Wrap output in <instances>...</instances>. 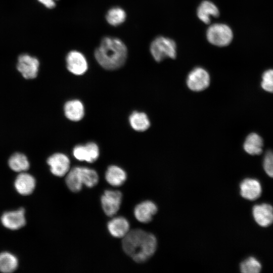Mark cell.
Returning a JSON list of instances; mask_svg holds the SVG:
<instances>
[{"instance_id":"cell-1","label":"cell","mask_w":273,"mask_h":273,"mask_svg":"<svg viewBox=\"0 0 273 273\" xmlns=\"http://www.w3.org/2000/svg\"><path fill=\"white\" fill-rule=\"evenodd\" d=\"M157 246V241L153 234L139 229L130 230L122 241L124 252L137 263L147 261L155 252Z\"/></svg>"},{"instance_id":"cell-2","label":"cell","mask_w":273,"mask_h":273,"mask_svg":"<svg viewBox=\"0 0 273 273\" xmlns=\"http://www.w3.org/2000/svg\"><path fill=\"white\" fill-rule=\"evenodd\" d=\"M94 56L99 65L105 69L116 70L124 64L127 57V49L119 38L105 36L95 50Z\"/></svg>"},{"instance_id":"cell-3","label":"cell","mask_w":273,"mask_h":273,"mask_svg":"<svg viewBox=\"0 0 273 273\" xmlns=\"http://www.w3.org/2000/svg\"><path fill=\"white\" fill-rule=\"evenodd\" d=\"M176 50V44L174 41L163 36L155 38L150 46L151 54L157 62H160L167 58H175Z\"/></svg>"},{"instance_id":"cell-4","label":"cell","mask_w":273,"mask_h":273,"mask_svg":"<svg viewBox=\"0 0 273 273\" xmlns=\"http://www.w3.org/2000/svg\"><path fill=\"white\" fill-rule=\"evenodd\" d=\"M206 37L211 44L217 47H225L232 42L233 33L231 28L223 23L211 25L206 31Z\"/></svg>"},{"instance_id":"cell-5","label":"cell","mask_w":273,"mask_h":273,"mask_svg":"<svg viewBox=\"0 0 273 273\" xmlns=\"http://www.w3.org/2000/svg\"><path fill=\"white\" fill-rule=\"evenodd\" d=\"M186 83L188 87L192 91L196 92L203 91L210 84V75L203 68L196 67L188 75Z\"/></svg>"},{"instance_id":"cell-6","label":"cell","mask_w":273,"mask_h":273,"mask_svg":"<svg viewBox=\"0 0 273 273\" xmlns=\"http://www.w3.org/2000/svg\"><path fill=\"white\" fill-rule=\"evenodd\" d=\"M122 195L119 191L106 190L101 198L102 209L108 216L116 214L120 209Z\"/></svg>"},{"instance_id":"cell-7","label":"cell","mask_w":273,"mask_h":273,"mask_svg":"<svg viewBox=\"0 0 273 273\" xmlns=\"http://www.w3.org/2000/svg\"><path fill=\"white\" fill-rule=\"evenodd\" d=\"M39 66V61L35 57L25 54L20 55L18 58L17 68L26 79L35 78L37 75Z\"/></svg>"},{"instance_id":"cell-8","label":"cell","mask_w":273,"mask_h":273,"mask_svg":"<svg viewBox=\"0 0 273 273\" xmlns=\"http://www.w3.org/2000/svg\"><path fill=\"white\" fill-rule=\"evenodd\" d=\"M66 62L68 71L75 75H82L88 69V64L85 56L78 51H70L66 57Z\"/></svg>"},{"instance_id":"cell-9","label":"cell","mask_w":273,"mask_h":273,"mask_svg":"<svg viewBox=\"0 0 273 273\" xmlns=\"http://www.w3.org/2000/svg\"><path fill=\"white\" fill-rule=\"evenodd\" d=\"M51 172L54 175L62 177L70 170V160L63 153H55L50 156L47 160Z\"/></svg>"},{"instance_id":"cell-10","label":"cell","mask_w":273,"mask_h":273,"mask_svg":"<svg viewBox=\"0 0 273 273\" xmlns=\"http://www.w3.org/2000/svg\"><path fill=\"white\" fill-rule=\"evenodd\" d=\"M2 224L11 230H17L23 227L26 224L25 209L20 208L17 210L4 212L1 216Z\"/></svg>"},{"instance_id":"cell-11","label":"cell","mask_w":273,"mask_h":273,"mask_svg":"<svg viewBox=\"0 0 273 273\" xmlns=\"http://www.w3.org/2000/svg\"><path fill=\"white\" fill-rule=\"evenodd\" d=\"M74 157L79 161H85L89 163L94 162L99 156L98 145L89 142L84 145L76 146L73 150Z\"/></svg>"},{"instance_id":"cell-12","label":"cell","mask_w":273,"mask_h":273,"mask_svg":"<svg viewBox=\"0 0 273 273\" xmlns=\"http://www.w3.org/2000/svg\"><path fill=\"white\" fill-rule=\"evenodd\" d=\"M252 214L256 222L261 226L267 227L273 223V207L268 204L254 206Z\"/></svg>"},{"instance_id":"cell-13","label":"cell","mask_w":273,"mask_h":273,"mask_svg":"<svg viewBox=\"0 0 273 273\" xmlns=\"http://www.w3.org/2000/svg\"><path fill=\"white\" fill-rule=\"evenodd\" d=\"M240 194L245 199L253 201L261 195L262 188L260 182L254 178H247L240 185Z\"/></svg>"},{"instance_id":"cell-14","label":"cell","mask_w":273,"mask_h":273,"mask_svg":"<svg viewBox=\"0 0 273 273\" xmlns=\"http://www.w3.org/2000/svg\"><path fill=\"white\" fill-rule=\"evenodd\" d=\"M156 205L151 201H145L138 204L134 209L135 218L142 223L151 221L157 211Z\"/></svg>"},{"instance_id":"cell-15","label":"cell","mask_w":273,"mask_h":273,"mask_svg":"<svg viewBox=\"0 0 273 273\" xmlns=\"http://www.w3.org/2000/svg\"><path fill=\"white\" fill-rule=\"evenodd\" d=\"M36 186L34 177L31 174L22 172L17 176L14 181V187L20 195L27 196L31 194Z\"/></svg>"},{"instance_id":"cell-16","label":"cell","mask_w":273,"mask_h":273,"mask_svg":"<svg viewBox=\"0 0 273 273\" xmlns=\"http://www.w3.org/2000/svg\"><path fill=\"white\" fill-rule=\"evenodd\" d=\"M107 228L113 237L123 238L130 231V225L126 218L119 216L115 217L109 221Z\"/></svg>"},{"instance_id":"cell-17","label":"cell","mask_w":273,"mask_h":273,"mask_svg":"<svg viewBox=\"0 0 273 273\" xmlns=\"http://www.w3.org/2000/svg\"><path fill=\"white\" fill-rule=\"evenodd\" d=\"M198 18L205 24H209L211 18L217 17L219 11L217 7L209 1H203L198 6L197 10Z\"/></svg>"},{"instance_id":"cell-18","label":"cell","mask_w":273,"mask_h":273,"mask_svg":"<svg viewBox=\"0 0 273 273\" xmlns=\"http://www.w3.org/2000/svg\"><path fill=\"white\" fill-rule=\"evenodd\" d=\"M64 109L65 116L71 121H79L84 116V106L79 100H73L67 102Z\"/></svg>"},{"instance_id":"cell-19","label":"cell","mask_w":273,"mask_h":273,"mask_svg":"<svg viewBox=\"0 0 273 273\" xmlns=\"http://www.w3.org/2000/svg\"><path fill=\"white\" fill-rule=\"evenodd\" d=\"M127 175L121 168L111 165L107 168L105 173V179L107 183L114 187L122 185L126 181Z\"/></svg>"},{"instance_id":"cell-20","label":"cell","mask_w":273,"mask_h":273,"mask_svg":"<svg viewBox=\"0 0 273 273\" xmlns=\"http://www.w3.org/2000/svg\"><path fill=\"white\" fill-rule=\"evenodd\" d=\"M262 139L257 133H250L246 138L243 148L246 152L252 155H260L262 152Z\"/></svg>"},{"instance_id":"cell-21","label":"cell","mask_w":273,"mask_h":273,"mask_svg":"<svg viewBox=\"0 0 273 273\" xmlns=\"http://www.w3.org/2000/svg\"><path fill=\"white\" fill-rule=\"evenodd\" d=\"M129 120L132 128L138 131H145L150 126V120L144 112H133L129 116Z\"/></svg>"},{"instance_id":"cell-22","label":"cell","mask_w":273,"mask_h":273,"mask_svg":"<svg viewBox=\"0 0 273 273\" xmlns=\"http://www.w3.org/2000/svg\"><path fill=\"white\" fill-rule=\"evenodd\" d=\"M65 182L68 189L72 192H79L82 188L80 173L79 166H75L69 170L65 179Z\"/></svg>"},{"instance_id":"cell-23","label":"cell","mask_w":273,"mask_h":273,"mask_svg":"<svg viewBox=\"0 0 273 273\" xmlns=\"http://www.w3.org/2000/svg\"><path fill=\"white\" fill-rule=\"evenodd\" d=\"M8 164L12 170L18 172H24L29 167V162L27 157L20 153L13 154L9 159Z\"/></svg>"},{"instance_id":"cell-24","label":"cell","mask_w":273,"mask_h":273,"mask_svg":"<svg viewBox=\"0 0 273 273\" xmlns=\"http://www.w3.org/2000/svg\"><path fill=\"white\" fill-rule=\"evenodd\" d=\"M18 266V259L14 254L8 252L0 253V271L12 272L17 269Z\"/></svg>"},{"instance_id":"cell-25","label":"cell","mask_w":273,"mask_h":273,"mask_svg":"<svg viewBox=\"0 0 273 273\" xmlns=\"http://www.w3.org/2000/svg\"><path fill=\"white\" fill-rule=\"evenodd\" d=\"M126 18L125 11L120 7H115L109 9L106 15V20L111 25L116 26L123 23Z\"/></svg>"},{"instance_id":"cell-26","label":"cell","mask_w":273,"mask_h":273,"mask_svg":"<svg viewBox=\"0 0 273 273\" xmlns=\"http://www.w3.org/2000/svg\"><path fill=\"white\" fill-rule=\"evenodd\" d=\"M81 180L83 185L88 188L96 186L99 181V175L95 170L88 167L79 166Z\"/></svg>"},{"instance_id":"cell-27","label":"cell","mask_w":273,"mask_h":273,"mask_svg":"<svg viewBox=\"0 0 273 273\" xmlns=\"http://www.w3.org/2000/svg\"><path fill=\"white\" fill-rule=\"evenodd\" d=\"M240 268L243 273H258L261 269V265L255 258L249 257L241 263Z\"/></svg>"},{"instance_id":"cell-28","label":"cell","mask_w":273,"mask_h":273,"mask_svg":"<svg viewBox=\"0 0 273 273\" xmlns=\"http://www.w3.org/2000/svg\"><path fill=\"white\" fill-rule=\"evenodd\" d=\"M261 86L266 92L273 93V69H268L263 72Z\"/></svg>"},{"instance_id":"cell-29","label":"cell","mask_w":273,"mask_h":273,"mask_svg":"<svg viewBox=\"0 0 273 273\" xmlns=\"http://www.w3.org/2000/svg\"><path fill=\"white\" fill-rule=\"evenodd\" d=\"M263 166L266 173L273 178V152L272 151L268 150L266 152Z\"/></svg>"},{"instance_id":"cell-30","label":"cell","mask_w":273,"mask_h":273,"mask_svg":"<svg viewBox=\"0 0 273 273\" xmlns=\"http://www.w3.org/2000/svg\"><path fill=\"white\" fill-rule=\"evenodd\" d=\"M48 9H53L56 6V1L58 0H37Z\"/></svg>"}]
</instances>
